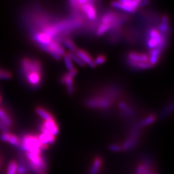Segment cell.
I'll use <instances>...</instances> for the list:
<instances>
[{"instance_id": "1", "label": "cell", "mask_w": 174, "mask_h": 174, "mask_svg": "<svg viewBox=\"0 0 174 174\" xmlns=\"http://www.w3.org/2000/svg\"><path fill=\"white\" fill-rule=\"evenodd\" d=\"M21 70L25 77L31 73H38L41 74V65L38 60L23 58L21 61Z\"/></svg>"}, {"instance_id": "2", "label": "cell", "mask_w": 174, "mask_h": 174, "mask_svg": "<svg viewBox=\"0 0 174 174\" xmlns=\"http://www.w3.org/2000/svg\"><path fill=\"white\" fill-rule=\"evenodd\" d=\"M135 174H156L152 160L149 157H143L137 165Z\"/></svg>"}, {"instance_id": "3", "label": "cell", "mask_w": 174, "mask_h": 174, "mask_svg": "<svg viewBox=\"0 0 174 174\" xmlns=\"http://www.w3.org/2000/svg\"><path fill=\"white\" fill-rule=\"evenodd\" d=\"M138 132H134L130 136V137L122 145L121 150L129 151L134 149L138 145Z\"/></svg>"}, {"instance_id": "4", "label": "cell", "mask_w": 174, "mask_h": 174, "mask_svg": "<svg viewBox=\"0 0 174 174\" xmlns=\"http://www.w3.org/2000/svg\"><path fill=\"white\" fill-rule=\"evenodd\" d=\"M103 166V159L101 157H95L88 171V174H101Z\"/></svg>"}, {"instance_id": "5", "label": "cell", "mask_w": 174, "mask_h": 174, "mask_svg": "<svg viewBox=\"0 0 174 174\" xmlns=\"http://www.w3.org/2000/svg\"><path fill=\"white\" fill-rule=\"evenodd\" d=\"M75 53L84 64H87L89 65L90 67L91 68H94L95 67L92 58L88 52L83 50L77 49Z\"/></svg>"}, {"instance_id": "6", "label": "cell", "mask_w": 174, "mask_h": 174, "mask_svg": "<svg viewBox=\"0 0 174 174\" xmlns=\"http://www.w3.org/2000/svg\"><path fill=\"white\" fill-rule=\"evenodd\" d=\"M119 21L120 20L118 19V15L114 13H108L101 18V23L103 24L108 25L111 27L112 26H117Z\"/></svg>"}, {"instance_id": "7", "label": "cell", "mask_w": 174, "mask_h": 174, "mask_svg": "<svg viewBox=\"0 0 174 174\" xmlns=\"http://www.w3.org/2000/svg\"><path fill=\"white\" fill-rule=\"evenodd\" d=\"M33 38L35 41L39 43L40 47L48 45L52 41V38L43 32H36L33 35Z\"/></svg>"}, {"instance_id": "8", "label": "cell", "mask_w": 174, "mask_h": 174, "mask_svg": "<svg viewBox=\"0 0 174 174\" xmlns=\"http://www.w3.org/2000/svg\"><path fill=\"white\" fill-rule=\"evenodd\" d=\"M94 2L88 1L86 4L82 6V9L89 19H95L96 18L95 8L93 5Z\"/></svg>"}, {"instance_id": "9", "label": "cell", "mask_w": 174, "mask_h": 174, "mask_svg": "<svg viewBox=\"0 0 174 174\" xmlns=\"http://www.w3.org/2000/svg\"><path fill=\"white\" fill-rule=\"evenodd\" d=\"M42 125L44 126L53 136L55 137L58 134L59 128L55 120H54V119H50V120L44 121Z\"/></svg>"}, {"instance_id": "10", "label": "cell", "mask_w": 174, "mask_h": 174, "mask_svg": "<svg viewBox=\"0 0 174 174\" xmlns=\"http://www.w3.org/2000/svg\"><path fill=\"white\" fill-rule=\"evenodd\" d=\"M128 59L136 62H148L149 61L148 56H147L146 54L137 53L134 52L128 53Z\"/></svg>"}, {"instance_id": "11", "label": "cell", "mask_w": 174, "mask_h": 174, "mask_svg": "<svg viewBox=\"0 0 174 174\" xmlns=\"http://www.w3.org/2000/svg\"><path fill=\"white\" fill-rule=\"evenodd\" d=\"M88 105L91 107H102L105 108L110 105V101L105 99L91 100L88 101Z\"/></svg>"}, {"instance_id": "12", "label": "cell", "mask_w": 174, "mask_h": 174, "mask_svg": "<svg viewBox=\"0 0 174 174\" xmlns=\"http://www.w3.org/2000/svg\"><path fill=\"white\" fill-rule=\"evenodd\" d=\"M61 82L65 84L67 86V90L70 94H72L74 92V83L73 78L69 74H65L61 78Z\"/></svg>"}, {"instance_id": "13", "label": "cell", "mask_w": 174, "mask_h": 174, "mask_svg": "<svg viewBox=\"0 0 174 174\" xmlns=\"http://www.w3.org/2000/svg\"><path fill=\"white\" fill-rule=\"evenodd\" d=\"M50 49L56 52L58 55L61 56H63L65 54V52L62 47L60 46V45L57 41H52L48 45H47Z\"/></svg>"}, {"instance_id": "14", "label": "cell", "mask_w": 174, "mask_h": 174, "mask_svg": "<svg viewBox=\"0 0 174 174\" xmlns=\"http://www.w3.org/2000/svg\"><path fill=\"white\" fill-rule=\"evenodd\" d=\"M27 81L32 86H37L41 81V74L38 73H31L26 76Z\"/></svg>"}, {"instance_id": "15", "label": "cell", "mask_w": 174, "mask_h": 174, "mask_svg": "<svg viewBox=\"0 0 174 174\" xmlns=\"http://www.w3.org/2000/svg\"><path fill=\"white\" fill-rule=\"evenodd\" d=\"M127 63L130 67L138 69H148L152 67L148 62H136L128 59Z\"/></svg>"}, {"instance_id": "16", "label": "cell", "mask_w": 174, "mask_h": 174, "mask_svg": "<svg viewBox=\"0 0 174 174\" xmlns=\"http://www.w3.org/2000/svg\"><path fill=\"white\" fill-rule=\"evenodd\" d=\"M0 120L8 128L13 126V123L11 118L9 117L8 114L2 108H0Z\"/></svg>"}, {"instance_id": "17", "label": "cell", "mask_w": 174, "mask_h": 174, "mask_svg": "<svg viewBox=\"0 0 174 174\" xmlns=\"http://www.w3.org/2000/svg\"><path fill=\"white\" fill-rule=\"evenodd\" d=\"M112 7L118 8V9H121L124 10V11L130 13H134L136 11V9L132 8L131 7H129L128 6H126V5L123 4V3H121L120 1L119 2H113L111 3Z\"/></svg>"}, {"instance_id": "18", "label": "cell", "mask_w": 174, "mask_h": 174, "mask_svg": "<svg viewBox=\"0 0 174 174\" xmlns=\"http://www.w3.org/2000/svg\"><path fill=\"white\" fill-rule=\"evenodd\" d=\"M159 33L162 35L166 34L169 31V25H168V18L167 16H164L162 18L161 23L159 27Z\"/></svg>"}, {"instance_id": "19", "label": "cell", "mask_w": 174, "mask_h": 174, "mask_svg": "<svg viewBox=\"0 0 174 174\" xmlns=\"http://www.w3.org/2000/svg\"><path fill=\"white\" fill-rule=\"evenodd\" d=\"M36 113L45 121H47V120H50V119H53L54 117L47 110H45V109H43V108L41 107H38L36 108Z\"/></svg>"}, {"instance_id": "20", "label": "cell", "mask_w": 174, "mask_h": 174, "mask_svg": "<svg viewBox=\"0 0 174 174\" xmlns=\"http://www.w3.org/2000/svg\"><path fill=\"white\" fill-rule=\"evenodd\" d=\"M18 164L15 161H11L8 165L7 174H16Z\"/></svg>"}, {"instance_id": "21", "label": "cell", "mask_w": 174, "mask_h": 174, "mask_svg": "<svg viewBox=\"0 0 174 174\" xmlns=\"http://www.w3.org/2000/svg\"><path fill=\"white\" fill-rule=\"evenodd\" d=\"M67 54H68V56H69V58H70L71 60L72 59L78 64H79V66H81V67H84L85 66V64L79 58V57L77 55H76L75 52L70 51Z\"/></svg>"}, {"instance_id": "22", "label": "cell", "mask_w": 174, "mask_h": 174, "mask_svg": "<svg viewBox=\"0 0 174 174\" xmlns=\"http://www.w3.org/2000/svg\"><path fill=\"white\" fill-rule=\"evenodd\" d=\"M7 143H10V145H12L13 146L19 147V145H20V139H19V138H18L15 135L10 134L9 138H8Z\"/></svg>"}, {"instance_id": "23", "label": "cell", "mask_w": 174, "mask_h": 174, "mask_svg": "<svg viewBox=\"0 0 174 174\" xmlns=\"http://www.w3.org/2000/svg\"><path fill=\"white\" fill-rule=\"evenodd\" d=\"M64 44L68 49L70 50V52H75L77 50V47L75 45V43L70 39H66L64 41Z\"/></svg>"}, {"instance_id": "24", "label": "cell", "mask_w": 174, "mask_h": 174, "mask_svg": "<svg viewBox=\"0 0 174 174\" xmlns=\"http://www.w3.org/2000/svg\"><path fill=\"white\" fill-rule=\"evenodd\" d=\"M63 58H64V64H65V65H66V67H67V69H68L69 71H71V70H72L73 69H74V65H73L72 62V60L70 59V58L69 56H68V54H65L63 56Z\"/></svg>"}, {"instance_id": "25", "label": "cell", "mask_w": 174, "mask_h": 174, "mask_svg": "<svg viewBox=\"0 0 174 174\" xmlns=\"http://www.w3.org/2000/svg\"><path fill=\"white\" fill-rule=\"evenodd\" d=\"M120 2L123 4L126 5V6L134 9H137V8L139 7L140 2V1H138V0H136V1H126V0H122V1Z\"/></svg>"}, {"instance_id": "26", "label": "cell", "mask_w": 174, "mask_h": 174, "mask_svg": "<svg viewBox=\"0 0 174 174\" xmlns=\"http://www.w3.org/2000/svg\"><path fill=\"white\" fill-rule=\"evenodd\" d=\"M111 28V27L110 25H106V24H101L98 29H97V36H101L103 34H105V32L106 31H108V30H109L110 28Z\"/></svg>"}, {"instance_id": "27", "label": "cell", "mask_w": 174, "mask_h": 174, "mask_svg": "<svg viewBox=\"0 0 174 174\" xmlns=\"http://www.w3.org/2000/svg\"><path fill=\"white\" fill-rule=\"evenodd\" d=\"M156 120V117L154 115H150L148 117H147L141 123V126H148L150 124H151L152 123H154Z\"/></svg>"}, {"instance_id": "28", "label": "cell", "mask_w": 174, "mask_h": 174, "mask_svg": "<svg viewBox=\"0 0 174 174\" xmlns=\"http://www.w3.org/2000/svg\"><path fill=\"white\" fill-rule=\"evenodd\" d=\"M106 61V58L103 55L97 56L95 60H94L95 65H100L103 64Z\"/></svg>"}, {"instance_id": "29", "label": "cell", "mask_w": 174, "mask_h": 174, "mask_svg": "<svg viewBox=\"0 0 174 174\" xmlns=\"http://www.w3.org/2000/svg\"><path fill=\"white\" fill-rule=\"evenodd\" d=\"M11 74L9 72L3 70H0V79H8L11 78Z\"/></svg>"}, {"instance_id": "30", "label": "cell", "mask_w": 174, "mask_h": 174, "mask_svg": "<svg viewBox=\"0 0 174 174\" xmlns=\"http://www.w3.org/2000/svg\"><path fill=\"white\" fill-rule=\"evenodd\" d=\"M119 107H120L121 109H122L123 111L126 112L128 114H132L133 113L132 110L130 109V108L128 107V106L123 102H121V103H119Z\"/></svg>"}, {"instance_id": "31", "label": "cell", "mask_w": 174, "mask_h": 174, "mask_svg": "<svg viewBox=\"0 0 174 174\" xmlns=\"http://www.w3.org/2000/svg\"><path fill=\"white\" fill-rule=\"evenodd\" d=\"M8 127H7L1 120H0V130L3 133H8L9 132V130H8Z\"/></svg>"}, {"instance_id": "32", "label": "cell", "mask_w": 174, "mask_h": 174, "mask_svg": "<svg viewBox=\"0 0 174 174\" xmlns=\"http://www.w3.org/2000/svg\"><path fill=\"white\" fill-rule=\"evenodd\" d=\"M109 149L113 151H119L121 150V147L118 145H110L109 146Z\"/></svg>"}, {"instance_id": "33", "label": "cell", "mask_w": 174, "mask_h": 174, "mask_svg": "<svg viewBox=\"0 0 174 174\" xmlns=\"http://www.w3.org/2000/svg\"><path fill=\"white\" fill-rule=\"evenodd\" d=\"M2 164H3V163H2V161H0V168H1V167H2Z\"/></svg>"}, {"instance_id": "34", "label": "cell", "mask_w": 174, "mask_h": 174, "mask_svg": "<svg viewBox=\"0 0 174 174\" xmlns=\"http://www.w3.org/2000/svg\"><path fill=\"white\" fill-rule=\"evenodd\" d=\"M1 101H2V98H1V97H0V102H1Z\"/></svg>"}, {"instance_id": "35", "label": "cell", "mask_w": 174, "mask_h": 174, "mask_svg": "<svg viewBox=\"0 0 174 174\" xmlns=\"http://www.w3.org/2000/svg\"><path fill=\"white\" fill-rule=\"evenodd\" d=\"M0 161H2V159L1 158H0Z\"/></svg>"}, {"instance_id": "36", "label": "cell", "mask_w": 174, "mask_h": 174, "mask_svg": "<svg viewBox=\"0 0 174 174\" xmlns=\"http://www.w3.org/2000/svg\"><path fill=\"white\" fill-rule=\"evenodd\" d=\"M16 174H19V173H16Z\"/></svg>"}]
</instances>
